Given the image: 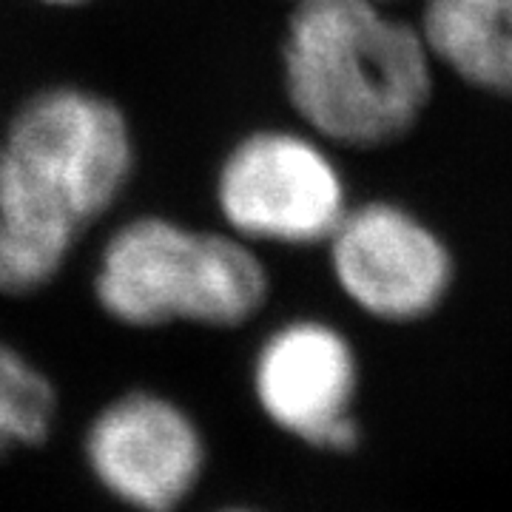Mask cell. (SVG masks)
I'll use <instances>...</instances> for the list:
<instances>
[{"label":"cell","instance_id":"obj_1","mask_svg":"<svg viewBox=\"0 0 512 512\" xmlns=\"http://www.w3.org/2000/svg\"><path fill=\"white\" fill-rule=\"evenodd\" d=\"M131 171V126L109 97L77 86L29 97L0 143V293L52 285Z\"/></svg>","mask_w":512,"mask_h":512},{"label":"cell","instance_id":"obj_2","mask_svg":"<svg viewBox=\"0 0 512 512\" xmlns=\"http://www.w3.org/2000/svg\"><path fill=\"white\" fill-rule=\"evenodd\" d=\"M285 94L328 146L379 148L419 123L433 92V55L419 26L382 3H296L282 40Z\"/></svg>","mask_w":512,"mask_h":512},{"label":"cell","instance_id":"obj_3","mask_svg":"<svg viewBox=\"0 0 512 512\" xmlns=\"http://www.w3.org/2000/svg\"><path fill=\"white\" fill-rule=\"evenodd\" d=\"M268 268L245 239L134 217L103 245L94 299L126 328H239L268 302Z\"/></svg>","mask_w":512,"mask_h":512},{"label":"cell","instance_id":"obj_4","mask_svg":"<svg viewBox=\"0 0 512 512\" xmlns=\"http://www.w3.org/2000/svg\"><path fill=\"white\" fill-rule=\"evenodd\" d=\"M214 194L225 231L248 245L328 242L350 208L328 143L308 128H262L242 137L222 160Z\"/></svg>","mask_w":512,"mask_h":512},{"label":"cell","instance_id":"obj_5","mask_svg":"<svg viewBox=\"0 0 512 512\" xmlns=\"http://www.w3.org/2000/svg\"><path fill=\"white\" fill-rule=\"evenodd\" d=\"M94 481L134 512H177L197 490L208 447L191 413L154 390L111 399L83 436Z\"/></svg>","mask_w":512,"mask_h":512},{"label":"cell","instance_id":"obj_6","mask_svg":"<svg viewBox=\"0 0 512 512\" xmlns=\"http://www.w3.org/2000/svg\"><path fill=\"white\" fill-rule=\"evenodd\" d=\"M251 387L262 416L291 439L322 453H350L359 444V362L348 336L328 322L293 319L268 333Z\"/></svg>","mask_w":512,"mask_h":512},{"label":"cell","instance_id":"obj_7","mask_svg":"<svg viewBox=\"0 0 512 512\" xmlns=\"http://www.w3.org/2000/svg\"><path fill=\"white\" fill-rule=\"evenodd\" d=\"M328 248L336 285L359 311L382 322L424 319L453 282L447 245L393 202L348 208Z\"/></svg>","mask_w":512,"mask_h":512},{"label":"cell","instance_id":"obj_8","mask_svg":"<svg viewBox=\"0 0 512 512\" xmlns=\"http://www.w3.org/2000/svg\"><path fill=\"white\" fill-rule=\"evenodd\" d=\"M419 32L433 63L481 92L512 97V0H427Z\"/></svg>","mask_w":512,"mask_h":512},{"label":"cell","instance_id":"obj_9","mask_svg":"<svg viewBox=\"0 0 512 512\" xmlns=\"http://www.w3.org/2000/svg\"><path fill=\"white\" fill-rule=\"evenodd\" d=\"M57 390L52 379L18 348L0 339V461L52 436Z\"/></svg>","mask_w":512,"mask_h":512},{"label":"cell","instance_id":"obj_10","mask_svg":"<svg viewBox=\"0 0 512 512\" xmlns=\"http://www.w3.org/2000/svg\"><path fill=\"white\" fill-rule=\"evenodd\" d=\"M40 3H49V6H80V3H89V0H40Z\"/></svg>","mask_w":512,"mask_h":512},{"label":"cell","instance_id":"obj_11","mask_svg":"<svg viewBox=\"0 0 512 512\" xmlns=\"http://www.w3.org/2000/svg\"><path fill=\"white\" fill-rule=\"evenodd\" d=\"M217 512H256V510H248V507H225V510H217Z\"/></svg>","mask_w":512,"mask_h":512},{"label":"cell","instance_id":"obj_12","mask_svg":"<svg viewBox=\"0 0 512 512\" xmlns=\"http://www.w3.org/2000/svg\"><path fill=\"white\" fill-rule=\"evenodd\" d=\"M296 3H311V0H296ZM367 3H384V0H367Z\"/></svg>","mask_w":512,"mask_h":512}]
</instances>
